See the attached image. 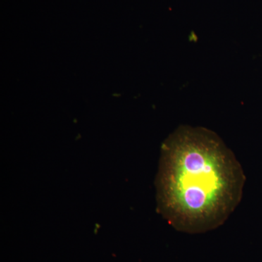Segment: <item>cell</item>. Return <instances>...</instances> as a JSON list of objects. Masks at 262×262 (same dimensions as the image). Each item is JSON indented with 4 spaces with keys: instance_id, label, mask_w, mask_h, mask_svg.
Instances as JSON below:
<instances>
[{
    "instance_id": "cell-1",
    "label": "cell",
    "mask_w": 262,
    "mask_h": 262,
    "mask_svg": "<svg viewBox=\"0 0 262 262\" xmlns=\"http://www.w3.org/2000/svg\"><path fill=\"white\" fill-rule=\"evenodd\" d=\"M245 182L241 163L215 132L181 125L162 146L155 179L158 211L179 232H209L238 206Z\"/></svg>"
}]
</instances>
